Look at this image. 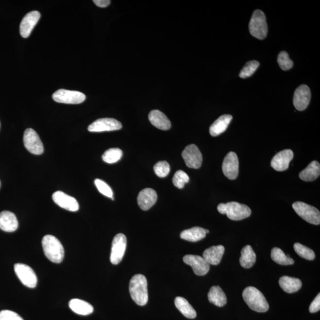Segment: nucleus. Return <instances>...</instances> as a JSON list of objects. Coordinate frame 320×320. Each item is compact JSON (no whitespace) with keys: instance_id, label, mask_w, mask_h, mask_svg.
Wrapping results in <instances>:
<instances>
[{"instance_id":"11","label":"nucleus","mask_w":320,"mask_h":320,"mask_svg":"<svg viewBox=\"0 0 320 320\" xmlns=\"http://www.w3.org/2000/svg\"><path fill=\"white\" fill-rule=\"evenodd\" d=\"M127 245L126 236L118 234L114 237L111 249L110 262L113 265H118L123 260Z\"/></svg>"},{"instance_id":"2","label":"nucleus","mask_w":320,"mask_h":320,"mask_svg":"<svg viewBox=\"0 0 320 320\" xmlns=\"http://www.w3.org/2000/svg\"><path fill=\"white\" fill-rule=\"evenodd\" d=\"M42 248L45 256L51 262L60 264L64 257V249L58 238L52 235L43 237L42 241Z\"/></svg>"},{"instance_id":"39","label":"nucleus","mask_w":320,"mask_h":320,"mask_svg":"<svg viewBox=\"0 0 320 320\" xmlns=\"http://www.w3.org/2000/svg\"><path fill=\"white\" fill-rule=\"evenodd\" d=\"M0 320H24L18 314L10 310L0 311Z\"/></svg>"},{"instance_id":"41","label":"nucleus","mask_w":320,"mask_h":320,"mask_svg":"<svg viewBox=\"0 0 320 320\" xmlns=\"http://www.w3.org/2000/svg\"><path fill=\"white\" fill-rule=\"evenodd\" d=\"M93 2L97 6L101 8L107 7L111 2L110 0H94Z\"/></svg>"},{"instance_id":"1","label":"nucleus","mask_w":320,"mask_h":320,"mask_svg":"<svg viewBox=\"0 0 320 320\" xmlns=\"http://www.w3.org/2000/svg\"><path fill=\"white\" fill-rule=\"evenodd\" d=\"M129 292L132 300L138 305L143 306L148 301L147 280L142 274L133 276L129 283Z\"/></svg>"},{"instance_id":"30","label":"nucleus","mask_w":320,"mask_h":320,"mask_svg":"<svg viewBox=\"0 0 320 320\" xmlns=\"http://www.w3.org/2000/svg\"><path fill=\"white\" fill-rule=\"evenodd\" d=\"M240 263L241 267L249 268L253 267L256 261V254L250 246H246L241 251Z\"/></svg>"},{"instance_id":"35","label":"nucleus","mask_w":320,"mask_h":320,"mask_svg":"<svg viewBox=\"0 0 320 320\" xmlns=\"http://www.w3.org/2000/svg\"><path fill=\"white\" fill-rule=\"evenodd\" d=\"M190 178L189 176L182 170H178L173 178V183L178 189L184 188L185 184L188 183Z\"/></svg>"},{"instance_id":"42","label":"nucleus","mask_w":320,"mask_h":320,"mask_svg":"<svg viewBox=\"0 0 320 320\" xmlns=\"http://www.w3.org/2000/svg\"><path fill=\"white\" fill-rule=\"evenodd\" d=\"M205 231H206V234H208V233L210 232V231H209L208 230H205Z\"/></svg>"},{"instance_id":"26","label":"nucleus","mask_w":320,"mask_h":320,"mask_svg":"<svg viewBox=\"0 0 320 320\" xmlns=\"http://www.w3.org/2000/svg\"><path fill=\"white\" fill-rule=\"evenodd\" d=\"M320 175V165L318 161H313L307 167L300 173V178L305 181H313L316 180Z\"/></svg>"},{"instance_id":"28","label":"nucleus","mask_w":320,"mask_h":320,"mask_svg":"<svg viewBox=\"0 0 320 320\" xmlns=\"http://www.w3.org/2000/svg\"><path fill=\"white\" fill-rule=\"evenodd\" d=\"M205 229L199 227H195L188 230H184L181 232L180 237L186 241L196 242L206 237Z\"/></svg>"},{"instance_id":"15","label":"nucleus","mask_w":320,"mask_h":320,"mask_svg":"<svg viewBox=\"0 0 320 320\" xmlns=\"http://www.w3.org/2000/svg\"><path fill=\"white\" fill-rule=\"evenodd\" d=\"M311 96L310 89L307 86L303 85L298 87L293 99V104L296 109L299 111L306 109L310 104Z\"/></svg>"},{"instance_id":"32","label":"nucleus","mask_w":320,"mask_h":320,"mask_svg":"<svg viewBox=\"0 0 320 320\" xmlns=\"http://www.w3.org/2000/svg\"><path fill=\"white\" fill-rule=\"evenodd\" d=\"M123 156V152L121 149L114 148L108 149L103 154L102 159L108 164H113L118 162Z\"/></svg>"},{"instance_id":"19","label":"nucleus","mask_w":320,"mask_h":320,"mask_svg":"<svg viewBox=\"0 0 320 320\" xmlns=\"http://www.w3.org/2000/svg\"><path fill=\"white\" fill-rule=\"evenodd\" d=\"M157 200L156 192L151 188L143 189L140 192L137 198L138 205L143 211L150 210L155 204Z\"/></svg>"},{"instance_id":"27","label":"nucleus","mask_w":320,"mask_h":320,"mask_svg":"<svg viewBox=\"0 0 320 320\" xmlns=\"http://www.w3.org/2000/svg\"><path fill=\"white\" fill-rule=\"evenodd\" d=\"M208 297L210 302L219 307H221L227 303L226 295L219 286H213L211 287Z\"/></svg>"},{"instance_id":"7","label":"nucleus","mask_w":320,"mask_h":320,"mask_svg":"<svg viewBox=\"0 0 320 320\" xmlns=\"http://www.w3.org/2000/svg\"><path fill=\"white\" fill-rule=\"evenodd\" d=\"M86 98V95L81 92L66 89H59L53 94L54 101L64 104H80Z\"/></svg>"},{"instance_id":"14","label":"nucleus","mask_w":320,"mask_h":320,"mask_svg":"<svg viewBox=\"0 0 320 320\" xmlns=\"http://www.w3.org/2000/svg\"><path fill=\"white\" fill-rule=\"evenodd\" d=\"M183 262L191 266L194 273L198 276L207 275L210 269V265L206 262L203 257L197 255H186L183 257Z\"/></svg>"},{"instance_id":"22","label":"nucleus","mask_w":320,"mask_h":320,"mask_svg":"<svg viewBox=\"0 0 320 320\" xmlns=\"http://www.w3.org/2000/svg\"><path fill=\"white\" fill-rule=\"evenodd\" d=\"M225 251L223 246H212L205 249L203 257L210 265H218L221 262Z\"/></svg>"},{"instance_id":"6","label":"nucleus","mask_w":320,"mask_h":320,"mask_svg":"<svg viewBox=\"0 0 320 320\" xmlns=\"http://www.w3.org/2000/svg\"><path fill=\"white\" fill-rule=\"evenodd\" d=\"M292 208L298 215L309 223L320 224V213L316 208L302 202H294Z\"/></svg>"},{"instance_id":"21","label":"nucleus","mask_w":320,"mask_h":320,"mask_svg":"<svg viewBox=\"0 0 320 320\" xmlns=\"http://www.w3.org/2000/svg\"><path fill=\"white\" fill-rule=\"evenodd\" d=\"M149 120L157 128L167 131L171 128L172 124L164 114L158 110L151 111L148 115Z\"/></svg>"},{"instance_id":"29","label":"nucleus","mask_w":320,"mask_h":320,"mask_svg":"<svg viewBox=\"0 0 320 320\" xmlns=\"http://www.w3.org/2000/svg\"><path fill=\"white\" fill-rule=\"evenodd\" d=\"M175 303L176 308L186 318L193 319L196 317V311L185 298L180 297H176Z\"/></svg>"},{"instance_id":"44","label":"nucleus","mask_w":320,"mask_h":320,"mask_svg":"<svg viewBox=\"0 0 320 320\" xmlns=\"http://www.w3.org/2000/svg\"><path fill=\"white\" fill-rule=\"evenodd\" d=\"M0 127H1V123H0Z\"/></svg>"},{"instance_id":"16","label":"nucleus","mask_w":320,"mask_h":320,"mask_svg":"<svg viewBox=\"0 0 320 320\" xmlns=\"http://www.w3.org/2000/svg\"><path fill=\"white\" fill-rule=\"evenodd\" d=\"M53 202L59 207L71 212H76L79 210V204L77 200L70 195L61 191H56L53 195Z\"/></svg>"},{"instance_id":"3","label":"nucleus","mask_w":320,"mask_h":320,"mask_svg":"<svg viewBox=\"0 0 320 320\" xmlns=\"http://www.w3.org/2000/svg\"><path fill=\"white\" fill-rule=\"evenodd\" d=\"M243 297L247 304L252 310L258 313H265L269 308V305L264 294L256 287H246L243 292Z\"/></svg>"},{"instance_id":"18","label":"nucleus","mask_w":320,"mask_h":320,"mask_svg":"<svg viewBox=\"0 0 320 320\" xmlns=\"http://www.w3.org/2000/svg\"><path fill=\"white\" fill-rule=\"evenodd\" d=\"M40 18V14L37 11H32L24 16L20 26L21 36L23 38L28 37Z\"/></svg>"},{"instance_id":"34","label":"nucleus","mask_w":320,"mask_h":320,"mask_svg":"<svg viewBox=\"0 0 320 320\" xmlns=\"http://www.w3.org/2000/svg\"><path fill=\"white\" fill-rule=\"evenodd\" d=\"M260 66V63L257 61H250L246 63L245 66L241 70L240 73V77L246 78L250 77Z\"/></svg>"},{"instance_id":"5","label":"nucleus","mask_w":320,"mask_h":320,"mask_svg":"<svg viewBox=\"0 0 320 320\" xmlns=\"http://www.w3.org/2000/svg\"><path fill=\"white\" fill-rule=\"evenodd\" d=\"M267 18L261 10L254 11L249 23V33L257 39H264L267 34Z\"/></svg>"},{"instance_id":"43","label":"nucleus","mask_w":320,"mask_h":320,"mask_svg":"<svg viewBox=\"0 0 320 320\" xmlns=\"http://www.w3.org/2000/svg\"><path fill=\"white\" fill-rule=\"evenodd\" d=\"M0 187H1V181H0Z\"/></svg>"},{"instance_id":"38","label":"nucleus","mask_w":320,"mask_h":320,"mask_svg":"<svg viewBox=\"0 0 320 320\" xmlns=\"http://www.w3.org/2000/svg\"><path fill=\"white\" fill-rule=\"evenodd\" d=\"M94 184L100 194L108 197H113V193L112 189L105 181L100 180L99 178H96L94 180Z\"/></svg>"},{"instance_id":"17","label":"nucleus","mask_w":320,"mask_h":320,"mask_svg":"<svg viewBox=\"0 0 320 320\" xmlns=\"http://www.w3.org/2000/svg\"><path fill=\"white\" fill-rule=\"evenodd\" d=\"M294 158V153L291 150H284L276 154L271 161V166L278 172H283L288 169L290 162Z\"/></svg>"},{"instance_id":"8","label":"nucleus","mask_w":320,"mask_h":320,"mask_svg":"<svg viewBox=\"0 0 320 320\" xmlns=\"http://www.w3.org/2000/svg\"><path fill=\"white\" fill-rule=\"evenodd\" d=\"M23 143L27 150L35 155H41L44 151L43 143L37 132L33 129L25 130L23 135Z\"/></svg>"},{"instance_id":"9","label":"nucleus","mask_w":320,"mask_h":320,"mask_svg":"<svg viewBox=\"0 0 320 320\" xmlns=\"http://www.w3.org/2000/svg\"><path fill=\"white\" fill-rule=\"evenodd\" d=\"M15 271L18 278L24 286L34 288L37 283L36 273L28 265L18 264L15 265Z\"/></svg>"},{"instance_id":"13","label":"nucleus","mask_w":320,"mask_h":320,"mask_svg":"<svg viewBox=\"0 0 320 320\" xmlns=\"http://www.w3.org/2000/svg\"><path fill=\"white\" fill-rule=\"evenodd\" d=\"M222 172L228 178L234 180L237 178L239 172V161L237 154L234 152H230L227 154L222 163Z\"/></svg>"},{"instance_id":"4","label":"nucleus","mask_w":320,"mask_h":320,"mask_svg":"<svg viewBox=\"0 0 320 320\" xmlns=\"http://www.w3.org/2000/svg\"><path fill=\"white\" fill-rule=\"evenodd\" d=\"M217 209L219 213L226 214L228 218L233 221L242 220L251 214L250 208L248 206L236 202L220 203Z\"/></svg>"},{"instance_id":"31","label":"nucleus","mask_w":320,"mask_h":320,"mask_svg":"<svg viewBox=\"0 0 320 320\" xmlns=\"http://www.w3.org/2000/svg\"><path fill=\"white\" fill-rule=\"evenodd\" d=\"M271 257L274 262L280 265H291L294 264V260L286 256L281 249L275 248L271 252Z\"/></svg>"},{"instance_id":"33","label":"nucleus","mask_w":320,"mask_h":320,"mask_svg":"<svg viewBox=\"0 0 320 320\" xmlns=\"http://www.w3.org/2000/svg\"><path fill=\"white\" fill-rule=\"evenodd\" d=\"M294 248L295 252L302 258L308 260H313L315 259L316 255L313 249L303 246L299 243H295L294 245Z\"/></svg>"},{"instance_id":"25","label":"nucleus","mask_w":320,"mask_h":320,"mask_svg":"<svg viewBox=\"0 0 320 320\" xmlns=\"http://www.w3.org/2000/svg\"><path fill=\"white\" fill-rule=\"evenodd\" d=\"M70 309L75 313L81 316H88L94 311L93 306L85 301L72 299L69 302Z\"/></svg>"},{"instance_id":"36","label":"nucleus","mask_w":320,"mask_h":320,"mask_svg":"<svg viewBox=\"0 0 320 320\" xmlns=\"http://www.w3.org/2000/svg\"><path fill=\"white\" fill-rule=\"evenodd\" d=\"M278 62L279 67L284 71H287V70L291 69L293 66H294L292 61L289 58L288 53L285 51H282L279 53L278 57Z\"/></svg>"},{"instance_id":"10","label":"nucleus","mask_w":320,"mask_h":320,"mask_svg":"<svg viewBox=\"0 0 320 320\" xmlns=\"http://www.w3.org/2000/svg\"><path fill=\"white\" fill-rule=\"evenodd\" d=\"M184 162L189 168L197 169L201 167L203 161L201 152L197 146L191 144L186 146L181 154Z\"/></svg>"},{"instance_id":"37","label":"nucleus","mask_w":320,"mask_h":320,"mask_svg":"<svg viewBox=\"0 0 320 320\" xmlns=\"http://www.w3.org/2000/svg\"><path fill=\"white\" fill-rule=\"evenodd\" d=\"M154 172L159 178H164L169 174L170 165L167 161H161L157 162L154 167Z\"/></svg>"},{"instance_id":"20","label":"nucleus","mask_w":320,"mask_h":320,"mask_svg":"<svg viewBox=\"0 0 320 320\" xmlns=\"http://www.w3.org/2000/svg\"><path fill=\"white\" fill-rule=\"evenodd\" d=\"M18 222L14 213L4 211L0 213V229L2 231L12 232L18 229Z\"/></svg>"},{"instance_id":"40","label":"nucleus","mask_w":320,"mask_h":320,"mask_svg":"<svg viewBox=\"0 0 320 320\" xmlns=\"http://www.w3.org/2000/svg\"><path fill=\"white\" fill-rule=\"evenodd\" d=\"M320 310V294L317 295V296L314 299L313 302L311 303L310 306V311L311 313H315L319 311Z\"/></svg>"},{"instance_id":"24","label":"nucleus","mask_w":320,"mask_h":320,"mask_svg":"<svg viewBox=\"0 0 320 320\" xmlns=\"http://www.w3.org/2000/svg\"><path fill=\"white\" fill-rule=\"evenodd\" d=\"M279 285L284 292L292 294L302 288V282L299 279L284 276L279 281Z\"/></svg>"},{"instance_id":"12","label":"nucleus","mask_w":320,"mask_h":320,"mask_svg":"<svg viewBox=\"0 0 320 320\" xmlns=\"http://www.w3.org/2000/svg\"><path fill=\"white\" fill-rule=\"evenodd\" d=\"M123 127L120 122L113 118H101L97 119L88 127L91 132H102L117 131Z\"/></svg>"},{"instance_id":"23","label":"nucleus","mask_w":320,"mask_h":320,"mask_svg":"<svg viewBox=\"0 0 320 320\" xmlns=\"http://www.w3.org/2000/svg\"><path fill=\"white\" fill-rule=\"evenodd\" d=\"M232 116L230 115H222L211 124L210 132L211 136L217 137L226 131L231 123Z\"/></svg>"}]
</instances>
